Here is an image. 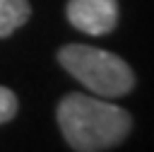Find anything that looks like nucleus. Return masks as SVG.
Instances as JSON below:
<instances>
[{
    "label": "nucleus",
    "instance_id": "obj_5",
    "mask_svg": "<svg viewBox=\"0 0 154 152\" xmlns=\"http://www.w3.org/2000/svg\"><path fill=\"white\" fill-rule=\"evenodd\" d=\"M17 109H19V101H17V94L7 87H0V125L12 121L17 116Z\"/></svg>",
    "mask_w": 154,
    "mask_h": 152
},
{
    "label": "nucleus",
    "instance_id": "obj_3",
    "mask_svg": "<svg viewBox=\"0 0 154 152\" xmlns=\"http://www.w3.org/2000/svg\"><path fill=\"white\" fill-rule=\"evenodd\" d=\"M65 14L75 29L106 36L118 27V0H67Z\"/></svg>",
    "mask_w": 154,
    "mask_h": 152
},
{
    "label": "nucleus",
    "instance_id": "obj_2",
    "mask_svg": "<svg viewBox=\"0 0 154 152\" xmlns=\"http://www.w3.org/2000/svg\"><path fill=\"white\" fill-rule=\"evenodd\" d=\"M58 63L91 94L103 99L125 97L135 87L132 68L120 55L96 46L67 43L58 51Z\"/></svg>",
    "mask_w": 154,
    "mask_h": 152
},
{
    "label": "nucleus",
    "instance_id": "obj_4",
    "mask_svg": "<svg viewBox=\"0 0 154 152\" xmlns=\"http://www.w3.org/2000/svg\"><path fill=\"white\" fill-rule=\"evenodd\" d=\"M31 17L29 0H0V39H7Z\"/></svg>",
    "mask_w": 154,
    "mask_h": 152
},
{
    "label": "nucleus",
    "instance_id": "obj_1",
    "mask_svg": "<svg viewBox=\"0 0 154 152\" xmlns=\"http://www.w3.org/2000/svg\"><path fill=\"white\" fill-rule=\"evenodd\" d=\"M58 125L65 142L77 152H103L120 145L130 128L132 116L111 104L103 97H89L82 92H70L58 104Z\"/></svg>",
    "mask_w": 154,
    "mask_h": 152
}]
</instances>
